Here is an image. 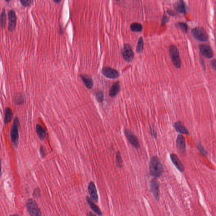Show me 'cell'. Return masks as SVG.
Returning a JSON list of instances; mask_svg holds the SVG:
<instances>
[{
	"label": "cell",
	"mask_w": 216,
	"mask_h": 216,
	"mask_svg": "<svg viewBox=\"0 0 216 216\" xmlns=\"http://www.w3.org/2000/svg\"><path fill=\"white\" fill-rule=\"evenodd\" d=\"M164 172L163 165L157 156L152 157L150 163V174L154 178L159 177Z\"/></svg>",
	"instance_id": "cell-1"
},
{
	"label": "cell",
	"mask_w": 216,
	"mask_h": 216,
	"mask_svg": "<svg viewBox=\"0 0 216 216\" xmlns=\"http://www.w3.org/2000/svg\"><path fill=\"white\" fill-rule=\"evenodd\" d=\"M20 126V122L18 117H15L12 124L11 128L10 134L11 140L12 143L15 147L17 148L19 141V127Z\"/></svg>",
	"instance_id": "cell-2"
},
{
	"label": "cell",
	"mask_w": 216,
	"mask_h": 216,
	"mask_svg": "<svg viewBox=\"0 0 216 216\" xmlns=\"http://www.w3.org/2000/svg\"><path fill=\"white\" fill-rule=\"evenodd\" d=\"M169 52L172 62L177 69L181 67V61L179 56V51L176 46L171 44L169 47Z\"/></svg>",
	"instance_id": "cell-3"
},
{
	"label": "cell",
	"mask_w": 216,
	"mask_h": 216,
	"mask_svg": "<svg viewBox=\"0 0 216 216\" xmlns=\"http://www.w3.org/2000/svg\"><path fill=\"white\" fill-rule=\"evenodd\" d=\"M26 207L30 216H42V213L37 202L32 198L27 200Z\"/></svg>",
	"instance_id": "cell-4"
},
{
	"label": "cell",
	"mask_w": 216,
	"mask_h": 216,
	"mask_svg": "<svg viewBox=\"0 0 216 216\" xmlns=\"http://www.w3.org/2000/svg\"><path fill=\"white\" fill-rule=\"evenodd\" d=\"M191 32L194 38L200 41H207L209 38L207 31L201 27H196L193 28Z\"/></svg>",
	"instance_id": "cell-5"
},
{
	"label": "cell",
	"mask_w": 216,
	"mask_h": 216,
	"mask_svg": "<svg viewBox=\"0 0 216 216\" xmlns=\"http://www.w3.org/2000/svg\"><path fill=\"white\" fill-rule=\"evenodd\" d=\"M122 54L123 58L127 62H130L133 61L134 57V53L132 50V47L129 44L124 45Z\"/></svg>",
	"instance_id": "cell-6"
},
{
	"label": "cell",
	"mask_w": 216,
	"mask_h": 216,
	"mask_svg": "<svg viewBox=\"0 0 216 216\" xmlns=\"http://www.w3.org/2000/svg\"><path fill=\"white\" fill-rule=\"evenodd\" d=\"M125 135L128 139V141L130 144L136 148L138 149L140 147V143L136 136L133 133L129 130H125L124 131Z\"/></svg>",
	"instance_id": "cell-7"
},
{
	"label": "cell",
	"mask_w": 216,
	"mask_h": 216,
	"mask_svg": "<svg viewBox=\"0 0 216 216\" xmlns=\"http://www.w3.org/2000/svg\"><path fill=\"white\" fill-rule=\"evenodd\" d=\"M8 16L9 23L8 29L9 31H12L15 29L17 24V17L16 13L14 9H11L8 12Z\"/></svg>",
	"instance_id": "cell-8"
},
{
	"label": "cell",
	"mask_w": 216,
	"mask_h": 216,
	"mask_svg": "<svg viewBox=\"0 0 216 216\" xmlns=\"http://www.w3.org/2000/svg\"><path fill=\"white\" fill-rule=\"evenodd\" d=\"M102 73L105 77L110 79H116L119 76V72L109 67H105L102 69Z\"/></svg>",
	"instance_id": "cell-9"
},
{
	"label": "cell",
	"mask_w": 216,
	"mask_h": 216,
	"mask_svg": "<svg viewBox=\"0 0 216 216\" xmlns=\"http://www.w3.org/2000/svg\"><path fill=\"white\" fill-rule=\"evenodd\" d=\"M151 190L156 199H159V185L156 178L153 179L150 182Z\"/></svg>",
	"instance_id": "cell-10"
},
{
	"label": "cell",
	"mask_w": 216,
	"mask_h": 216,
	"mask_svg": "<svg viewBox=\"0 0 216 216\" xmlns=\"http://www.w3.org/2000/svg\"><path fill=\"white\" fill-rule=\"evenodd\" d=\"M89 193L90 194L91 199L95 203L98 201L97 189L94 183L93 182H90L88 187Z\"/></svg>",
	"instance_id": "cell-11"
},
{
	"label": "cell",
	"mask_w": 216,
	"mask_h": 216,
	"mask_svg": "<svg viewBox=\"0 0 216 216\" xmlns=\"http://www.w3.org/2000/svg\"><path fill=\"white\" fill-rule=\"evenodd\" d=\"M200 50L202 54L208 58H211L213 56V52L211 48L206 44H201L199 46Z\"/></svg>",
	"instance_id": "cell-12"
},
{
	"label": "cell",
	"mask_w": 216,
	"mask_h": 216,
	"mask_svg": "<svg viewBox=\"0 0 216 216\" xmlns=\"http://www.w3.org/2000/svg\"><path fill=\"white\" fill-rule=\"evenodd\" d=\"M170 158L172 163L176 166L177 169L180 172H184V165L177 155L175 154H172L170 155Z\"/></svg>",
	"instance_id": "cell-13"
},
{
	"label": "cell",
	"mask_w": 216,
	"mask_h": 216,
	"mask_svg": "<svg viewBox=\"0 0 216 216\" xmlns=\"http://www.w3.org/2000/svg\"><path fill=\"white\" fill-rule=\"evenodd\" d=\"M80 76L87 88L89 89L93 88L94 87V81L90 75L87 74H80Z\"/></svg>",
	"instance_id": "cell-14"
},
{
	"label": "cell",
	"mask_w": 216,
	"mask_h": 216,
	"mask_svg": "<svg viewBox=\"0 0 216 216\" xmlns=\"http://www.w3.org/2000/svg\"><path fill=\"white\" fill-rule=\"evenodd\" d=\"M174 126L176 131L179 133L186 134H188L189 133L187 128L181 121H177L174 123Z\"/></svg>",
	"instance_id": "cell-15"
},
{
	"label": "cell",
	"mask_w": 216,
	"mask_h": 216,
	"mask_svg": "<svg viewBox=\"0 0 216 216\" xmlns=\"http://www.w3.org/2000/svg\"><path fill=\"white\" fill-rule=\"evenodd\" d=\"M176 146L177 148L182 151H185L186 148V143L185 138L181 135L177 136L176 140Z\"/></svg>",
	"instance_id": "cell-16"
},
{
	"label": "cell",
	"mask_w": 216,
	"mask_h": 216,
	"mask_svg": "<svg viewBox=\"0 0 216 216\" xmlns=\"http://www.w3.org/2000/svg\"><path fill=\"white\" fill-rule=\"evenodd\" d=\"M86 199L87 201V203L89 205L91 209H92V210L98 215L100 216L102 215V213L99 207H97V205L95 204L94 203V201L91 199V198L87 196Z\"/></svg>",
	"instance_id": "cell-17"
},
{
	"label": "cell",
	"mask_w": 216,
	"mask_h": 216,
	"mask_svg": "<svg viewBox=\"0 0 216 216\" xmlns=\"http://www.w3.org/2000/svg\"><path fill=\"white\" fill-rule=\"evenodd\" d=\"M4 123L5 125L9 123L13 117V112L9 107H6L4 112Z\"/></svg>",
	"instance_id": "cell-18"
},
{
	"label": "cell",
	"mask_w": 216,
	"mask_h": 216,
	"mask_svg": "<svg viewBox=\"0 0 216 216\" xmlns=\"http://www.w3.org/2000/svg\"><path fill=\"white\" fill-rule=\"evenodd\" d=\"M36 131L39 139L41 141H44L46 136V132L44 128L39 124H37L36 125Z\"/></svg>",
	"instance_id": "cell-19"
},
{
	"label": "cell",
	"mask_w": 216,
	"mask_h": 216,
	"mask_svg": "<svg viewBox=\"0 0 216 216\" xmlns=\"http://www.w3.org/2000/svg\"><path fill=\"white\" fill-rule=\"evenodd\" d=\"M120 90V87L119 81L114 83L110 90H109V95L110 97H114L119 93Z\"/></svg>",
	"instance_id": "cell-20"
},
{
	"label": "cell",
	"mask_w": 216,
	"mask_h": 216,
	"mask_svg": "<svg viewBox=\"0 0 216 216\" xmlns=\"http://www.w3.org/2000/svg\"><path fill=\"white\" fill-rule=\"evenodd\" d=\"M174 7L176 11L179 12L185 13L186 12L185 4L182 1H178L174 4Z\"/></svg>",
	"instance_id": "cell-21"
},
{
	"label": "cell",
	"mask_w": 216,
	"mask_h": 216,
	"mask_svg": "<svg viewBox=\"0 0 216 216\" xmlns=\"http://www.w3.org/2000/svg\"><path fill=\"white\" fill-rule=\"evenodd\" d=\"M25 97L21 93L16 94L14 97V101L16 105H21L24 104Z\"/></svg>",
	"instance_id": "cell-22"
},
{
	"label": "cell",
	"mask_w": 216,
	"mask_h": 216,
	"mask_svg": "<svg viewBox=\"0 0 216 216\" xmlns=\"http://www.w3.org/2000/svg\"><path fill=\"white\" fill-rule=\"evenodd\" d=\"M130 28L132 31L139 32L142 31L143 30V26L139 23H133L130 25Z\"/></svg>",
	"instance_id": "cell-23"
},
{
	"label": "cell",
	"mask_w": 216,
	"mask_h": 216,
	"mask_svg": "<svg viewBox=\"0 0 216 216\" xmlns=\"http://www.w3.org/2000/svg\"><path fill=\"white\" fill-rule=\"evenodd\" d=\"M6 15L5 8H4L1 12V17H0V24H1V27L2 28H4L6 25Z\"/></svg>",
	"instance_id": "cell-24"
},
{
	"label": "cell",
	"mask_w": 216,
	"mask_h": 216,
	"mask_svg": "<svg viewBox=\"0 0 216 216\" xmlns=\"http://www.w3.org/2000/svg\"><path fill=\"white\" fill-rule=\"evenodd\" d=\"M143 41L142 37H140L138 40L136 51L138 53H141L143 51Z\"/></svg>",
	"instance_id": "cell-25"
},
{
	"label": "cell",
	"mask_w": 216,
	"mask_h": 216,
	"mask_svg": "<svg viewBox=\"0 0 216 216\" xmlns=\"http://www.w3.org/2000/svg\"><path fill=\"white\" fill-rule=\"evenodd\" d=\"M116 161L117 166L121 168L122 166V160L120 152H117L116 154Z\"/></svg>",
	"instance_id": "cell-26"
},
{
	"label": "cell",
	"mask_w": 216,
	"mask_h": 216,
	"mask_svg": "<svg viewBox=\"0 0 216 216\" xmlns=\"http://www.w3.org/2000/svg\"><path fill=\"white\" fill-rule=\"evenodd\" d=\"M176 25H177L178 27H179L185 33H187L188 31V27L187 24L185 23L179 22Z\"/></svg>",
	"instance_id": "cell-27"
},
{
	"label": "cell",
	"mask_w": 216,
	"mask_h": 216,
	"mask_svg": "<svg viewBox=\"0 0 216 216\" xmlns=\"http://www.w3.org/2000/svg\"><path fill=\"white\" fill-rule=\"evenodd\" d=\"M96 99L99 102L101 103L104 100V94L101 91H97L95 94Z\"/></svg>",
	"instance_id": "cell-28"
},
{
	"label": "cell",
	"mask_w": 216,
	"mask_h": 216,
	"mask_svg": "<svg viewBox=\"0 0 216 216\" xmlns=\"http://www.w3.org/2000/svg\"><path fill=\"white\" fill-rule=\"evenodd\" d=\"M197 148L198 150L200 151V152L204 156L207 155V151L205 150L204 147H203L201 144H200V143H198V144L197 145Z\"/></svg>",
	"instance_id": "cell-29"
},
{
	"label": "cell",
	"mask_w": 216,
	"mask_h": 216,
	"mask_svg": "<svg viewBox=\"0 0 216 216\" xmlns=\"http://www.w3.org/2000/svg\"><path fill=\"white\" fill-rule=\"evenodd\" d=\"M20 2L24 6H30L34 2L33 0H20Z\"/></svg>",
	"instance_id": "cell-30"
},
{
	"label": "cell",
	"mask_w": 216,
	"mask_h": 216,
	"mask_svg": "<svg viewBox=\"0 0 216 216\" xmlns=\"http://www.w3.org/2000/svg\"><path fill=\"white\" fill-rule=\"evenodd\" d=\"M33 197L35 198H38L41 196V190L39 187L35 189L33 194Z\"/></svg>",
	"instance_id": "cell-31"
},
{
	"label": "cell",
	"mask_w": 216,
	"mask_h": 216,
	"mask_svg": "<svg viewBox=\"0 0 216 216\" xmlns=\"http://www.w3.org/2000/svg\"><path fill=\"white\" fill-rule=\"evenodd\" d=\"M40 152L42 158H44L46 156V154H47V152H46V150L44 147L43 146H41Z\"/></svg>",
	"instance_id": "cell-32"
},
{
	"label": "cell",
	"mask_w": 216,
	"mask_h": 216,
	"mask_svg": "<svg viewBox=\"0 0 216 216\" xmlns=\"http://www.w3.org/2000/svg\"><path fill=\"white\" fill-rule=\"evenodd\" d=\"M211 65L212 68L216 71V59H214L211 61Z\"/></svg>",
	"instance_id": "cell-33"
},
{
	"label": "cell",
	"mask_w": 216,
	"mask_h": 216,
	"mask_svg": "<svg viewBox=\"0 0 216 216\" xmlns=\"http://www.w3.org/2000/svg\"><path fill=\"white\" fill-rule=\"evenodd\" d=\"M168 18L166 16H163V19H162V24H165L168 21Z\"/></svg>",
	"instance_id": "cell-34"
},
{
	"label": "cell",
	"mask_w": 216,
	"mask_h": 216,
	"mask_svg": "<svg viewBox=\"0 0 216 216\" xmlns=\"http://www.w3.org/2000/svg\"><path fill=\"white\" fill-rule=\"evenodd\" d=\"M150 131H151V134L152 135V136L154 137V138H156L157 134L154 131V130H152V129H150Z\"/></svg>",
	"instance_id": "cell-35"
},
{
	"label": "cell",
	"mask_w": 216,
	"mask_h": 216,
	"mask_svg": "<svg viewBox=\"0 0 216 216\" xmlns=\"http://www.w3.org/2000/svg\"><path fill=\"white\" fill-rule=\"evenodd\" d=\"M87 216H96V215L94 214L91 212H89L87 214Z\"/></svg>",
	"instance_id": "cell-36"
},
{
	"label": "cell",
	"mask_w": 216,
	"mask_h": 216,
	"mask_svg": "<svg viewBox=\"0 0 216 216\" xmlns=\"http://www.w3.org/2000/svg\"><path fill=\"white\" fill-rule=\"evenodd\" d=\"M167 12L168 13V14L172 15V16H174V15H175V13H174V12L171 10L168 11Z\"/></svg>",
	"instance_id": "cell-37"
},
{
	"label": "cell",
	"mask_w": 216,
	"mask_h": 216,
	"mask_svg": "<svg viewBox=\"0 0 216 216\" xmlns=\"http://www.w3.org/2000/svg\"><path fill=\"white\" fill-rule=\"evenodd\" d=\"M59 32H60V34H62L63 33V29H62V26H61L60 27V29H59Z\"/></svg>",
	"instance_id": "cell-38"
},
{
	"label": "cell",
	"mask_w": 216,
	"mask_h": 216,
	"mask_svg": "<svg viewBox=\"0 0 216 216\" xmlns=\"http://www.w3.org/2000/svg\"><path fill=\"white\" fill-rule=\"evenodd\" d=\"M61 0H54V2L56 3H59V2H61Z\"/></svg>",
	"instance_id": "cell-39"
},
{
	"label": "cell",
	"mask_w": 216,
	"mask_h": 216,
	"mask_svg": "<svg viewBox=\"0 0 216 216\" xmlns=\"http://www.w3.org/2000/svg\"><path fill=\"white\" fill-rule=\"evenodd\" d=\"M10 216H21L17 214H14L11 215H10Z\"/></svg>",
	"instance_id": "cell-40"
},
{
	"label": "cell",
	"mask_w": 216,
	"mask_h": 216,
	"mask_svg": "<svg viewBox=\"0 0 216 216\" xmlns=\"http://www.w3.org/2000/svg\"><path fill=\"white\" fill-rule=\"evenodd\" d=\"M6 2H9L10 1V0H6Z\"/></svg>",
	"instance_id": "cell-41"
}]
</instances>
